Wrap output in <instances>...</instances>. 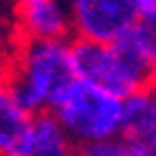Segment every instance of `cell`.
<instances>
[{"label":"cell","mask_w":156,"mask_h":156,"mask_svg":"<svg viewBox=\"0 0 156 156\" xmlns=\"http://www.w3.org/2000/svg\"><path fill=\"white\" fill-rule=\"evenodd\" d=\"M73 40H24L12 59L5 85L31 114H52L76 83Z\"/></svg>","instance_id":"obj_1"},{"label":"cell","mask_w":156,"mask_h":156,"mask_svg":"<svg viewBox=\"0 0 156 156\" xmlns=\"http://www.w3.org/2000/svg\"><path fill=\"white\" fill-rule=\"evenodd\" d=\"M52 116L73 147L83 149L116 140L121 135L123 99L76 80L73 88L52 109Z\"/></svg>","instance_id":"obj_2"},{"label":"cell","mask_w":156,"mask_h":156,"mask_svg":"<svg viewBox=\"0 0 156 156\" xmlns=\"http://www.w3.org/2000/svg\"><path fill=\"white\" fill-rule=\"evenodd\" d=\"M73 64H76V78L80 83H88L118 99H126L149 88L111 43L99 45L73 40Z\"/></svg>","instance_id":"obj_3"},{"label":"cell","mask_w":156,"mask_h":156,"mask_svg":"<svg viewBox=\"0 0 156 156\" xmlns=\"http://www.w3.org/2000/svg\"><path fill=\"white\" fill-rule=\"evenodd\" d=\"M71 40L109 45L137 21L135 0H66Z\"/></svg>","instance_id":"obj_4"},{"label":"cell","mask_w":156,"mask_h":156,"mask_svg":"<svg viewBox=\"0 0 156 156\" xmlns=\"http://www.w3.org/2000/svg\"><path fill=\"white\" fill-rule=\"evenodd\" d=\"M24 40H69L71 19L66 0H24L14 7Z\"/></svg>","instance_id":"obj_5"},{"label":"cell","mask_w":156,"mask_h":156,"mask_svg":"<svg viewBox=\"0 0 156 156\" xmlns=\"http://www.w3.org/2000/svg\"><path fill=\"white\" fill-rule=\"evenodd\" d=\"M118 137L133 147L156 151V85L123 99Z\"/></svg>","instance_id":"obj_6"},{"label":"cell","mask_w":156,"mask_h":156,"mask_svg":"<svg viewBox=\"0 0 156 156\" xmlns=\"http://www.w3.org/2000/svg\"><path fill=\"white\" fill-rule=\"evenodd\" d=\"M111 45L123 55V59L140 73L149 88L156 85V29L135 21Z\"/></svg>","instance_id":"obj_7"},{"label":"cell","mask_w":156,"mask_h":156,"mask_svg":"<svg viewBox=\"0 0 156 156\" xmlns=\"http://www.w3.org/2000/svg\"><path fill=\"white\" fill-rule=\"evenodd\" d=\"M29 109L14 97L5 83H0V156H17L33 123Z\"/></svg>","instance_id":"obj_8"},{"label":"cell","mask_w":156,"mask_h":156,"mask_svg":"<svg viewBox=\"0 0 156 156\" xmlns=\"http://www.w3.org/2000/svg\"><path fill=\"white\" fill-rule=\"evenodd\" d=\"M76 151L52 114H36L17 156H76Z\"/></svg>","instance_id":"obj_9"},{"label":"cell","mask_w":156,"mask_h":156,"mask_svg":"<svg viewBox=\"0 0 156 156\" xmlns=\"http://www.w3.org/2000/svg\"><path fill=\"white\" fill-rule=\"evenodd\" d=\"M76 156H156V151L133 147L128 142H123L121 137H116V140H109V142H102V144L83 147V149L76 151Z\"/></svg>","instance_id":"obj_10"},{"label":"cell","mask_w":156,"mask_h":156,"mask_svg":"<svg viewBox=\"0 0 156 156\" xmlns=\"http://www.w3.org/2000/svg\"><path fill=\"white\" fill-rule=\"evenodd\" d=\"M137 5V21L156 29V0H135Z\"/></svg>","instance_id":"obj_11"},{"label":"cell","mask_w":156,"mask_h":156,"mask_svg":"<svg viewBox=\"0 0 156 156\" xmlns=\"http://www.w3.org/2000/svg\"><path fill=\"white\" fill-rule=\"evenodd\" d=\"M12 5H14V7H17V5H21V2H24V0H10Z\"/></svg>","instance_id":"obj_12"}]
</instances>
